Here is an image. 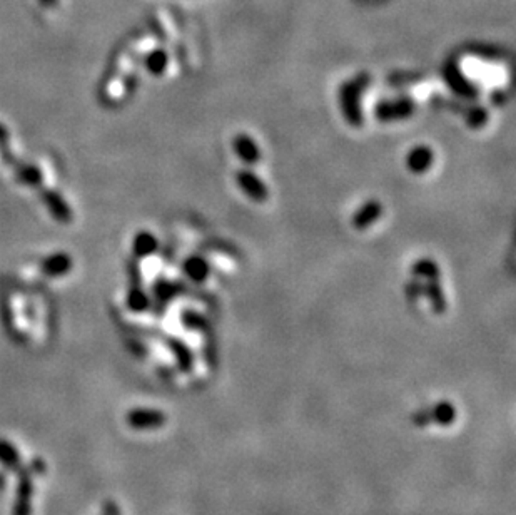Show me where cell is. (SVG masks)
<instances>
[{"instance_id": "1", "label": "cell", "mask_w": 516, "mask_h": 515, "mask_svg": "<svg viewBox=\"0 0 516 515\" xmlns=\"http://www.w3.org/2000/svg\"><path fill=\"white\" fill-rule=\"evenodd\" d=\"M17 475V487H15V502L12 515H31L32 514V495H33V484H32V472L29 467H20L15 470Z\"/></svg>"}, {"instance_id": "2", "label": "cell", "mask_w": 516, "mask_h": 515, "mask_svg": "<svg viewBox=\"0 0 516 515\" xmlns=\"http://www.w3.org/2000/svg\"><path fill=\"white\" fill-rule=\"evenodd\" d=\"M126 421L134 430H151L162 427L166 424V415L160 410H154V408H134V410L128 412Z\"/></svg>"}, {"instance_id": "3", "label": "cell", "mask_w": 516, "mask_h": 515, "mask_svg": "<svg viewBox=\"0 0 516 515\" xmlns=\"http://www.w3.org/2000/svg\"><path fill=\"white\" fill-rule=\"evenodd\" d=\"M406 164L413 172H425L433 164V151L426 146L413 147L406 158Z\"/></svg>"}, {"instance_id": "4", "label": "cell", "mask_w": 516, "mask_h": 515, "mask_svg": "<svg viewBox=\"0 0 516 515\" xmlns=\"http://www.w3.org/2000/svg\"><path fill=\"white\" fill-rule=\"evenodd\" d=\"M0 465L12 474H15V470L24 465L19 450L6 438H0Z\"/></svg>"}, {"instance_id": "5", "label": "cell", "mask_w": 516, "mask_h": 515, "mask_svg": "<svg viewBox=\"0 0 516 515\" xmlns=\"http://www.w3.org/2000/svg\"><path fill=\"white\" fill-rule=\"evenodd\" d=\"M42 200H44L45 206L50 209V213L54 214V218L59 219L62 223H69L72 219L70 208L66 204V201L54 191H45L42 194Z\"/></svg>"}, {"instance_id": "6", "label": "cell", "mask_w": 516, "mask_h": 515, "mask_svg": "<svg viewBox=\"0 0 516 515\" xmlns=\"http://www.w3.org/2000/svg\"><path fill=\"white\" fill-rule=\"evenodd\" d=\"M234 151L239 154V158H243L244 161H256L259 158V151H257L256 142L251 137H248L246 134H241L239 137L234 139Z\"/></svg>"}, {"instance_id": "7", "label": "cell", "mask_w": 516, "mask_h": 515, "mask_svg": "<svg viewBox=\"0 0 516 515\" xmlns=\"http://www.w3.org/2000/svg\"><path fill=\"white\" fill-rule=\"evenodd\" d=\"M70 258L67 255H56L52 258H49V260L44 261V266H42V269H44L45 274H49V276H61V274L67 273L70 269Z\"/></svg>"}, {"instance_id": "8", "label": "cell", "mask_w": 516, "mask_h": 515, "mask_svg": "<svg viewBox=\"0 0 516 515\" xmlns=\"http://www.w3.org/2000/svg\"><path fill=\"white\" fill-rule=\"evenodd\" d=\"M239 183L249 196L256 197V200H261V197L266 196V186L261 181H257L252 172H241Z\"/></svg>"}, {"instance_id": "9", "label": "cell", "mask_w": 516, "mask_h": 515, "mask_svg": "<svg viewBox=\"0 0 516 515\" xmlns=\"http://www.w3.org/2000/svg\"><path fill=\"white\" fill-rule=\"evenodd\" d=\"M158 250V239L151 233H139L134 239V253L139 258L149 256L151 253Z\"/></svg>"}, {"instance_id": "10", "label": "cell", "mask_w": 516, "mask_h": 515, "mask_svg": "<svg viewBox=\"0 0 516 515\" xmlns=\"http://www.w3.org/2000/svg\"><path fill=\"white\" fill-rule=\"evenodd\" d=\"M184 271L194 281H204L207 276V266L201 258H194V260H189L185 263Z\"/></svg>"}, {"instance_id": "11", "label": "cell", "mask_w": 516, "mask_h": 515, "mask_svg": "<svg viewBox=\"0 0 516 515\" xmlns=\"http://www.w3.org/2000/svg\"><path fill=\"white\" fill-rule=\"evenodd\" d=\"M15 174L24 184L39 186L42 183V174L36 166H24V164H20V166H17Z\"/></svg>"}, {"instance_id": "12", "label": "cell", "mask_w": 516, "mask_h": 515, "mask_svg": "<svg viewBox=\"0 0 516 515\" xmlns=\"http://www.w3.org/2000/svg\"><path fill=\"white\" fill-rule=\"evenodd\" d=\"M379 206L378 204H366L365 208L358 213V216H354V226L365 227L374 221L378 218Z\"/></svg>"}, {"instance_id": "13", "label": "cell", "mask_w": 516, "mask_h": 515, "mask_svg": "<svg viewBox=\"0 0 516 515\" xmlns=\"http://www.w3.org/2000/svg\"><path fill=\"white\" fill-rule=\"evenodd\" d=\"M166 66H167V57L164 52L152 54V56L149 57V61H147V67H149L151 73L155 75L162 74L164 70H166Z\"/></svg>"}, {"instance_id": "14", "label": "cell", "mask_w": 516, "mask_h": 515, "mask_svg": "<svg viewBox=\"0 0 516 515\" xmlns=\"http://www.w3.org/2000/svg\"><path fill=\"white\" fill-rule=\"evenodd\" d=\"M128 305L132 308L134 311H144L147 308V305H149V301H147L146 294H144L142 291L134 290V291H130V294L128 298Z\"/></svg>"}, {"instance_id": "15", "label": "cell", "mask_w": 516, "mask_h": 515, "mask_svg": "<svg viewBox=\"0 0 516 515\" xmlns=\"http://www.w3.org/2000/svg\"><path fill=\"white\" fill-rule=\"evenodd\" d=\"M104 515H121V514H119V509H117L116 504H112V502H105Z\"/></svg>"}, {"instance_id": "16", "label": "cell", "mask_w": 516, "mask_h": 515, "mask_svg": "<svg viewBox=\"0 0 516 515\" xmlns=\"http://www.w3.org/2000/svg\"><path fill=\"white\" fill-rule=\"evenodd\" d=\"M6 484H7V475L3 474V472H0V491L6 488Z\"/></svg>"}, {"instance_id": "17", "label": "cell", "mask_w": 516, "mask_h": 515, "mask_svg": "<svg viewBox=\"0 0 516 515\" xmlns=\"http://www.w3.org/2000/svg\"><path fill=\"white\" fill-rule=\"evenodd\" d=\"M6 139H7V133H6V129H3L2 126H0V141H6Z\"/></svg>"}]
</instances>
